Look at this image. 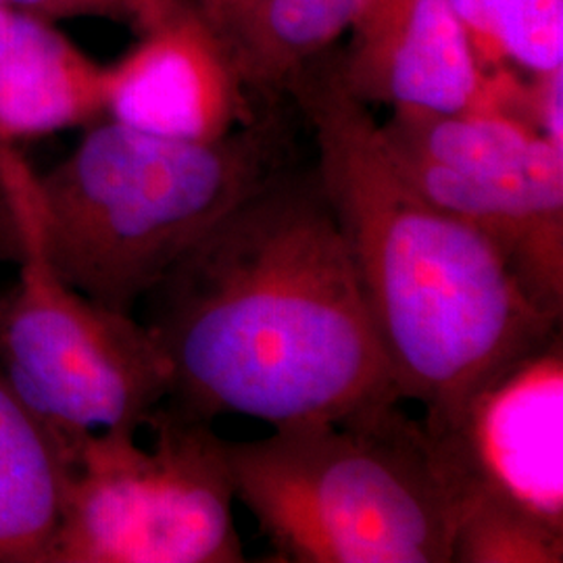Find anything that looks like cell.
I'll list each match as a JSON object with an SVG mask.
<instances>
[{
	"mask_svg": "<svg viewBox=\"0 0 563 563\" xmlns=\"http://www.w3.org/2000/svg\"><path fill=\"white\" fill-rule=\"evenodd\" d=\"M142 302L165 402L205 422H334L402 402L316 167L265 181Z\"/></svg>",
	"mask_w": 563,
	"mask_h": 563,
	"instance_id": "1",
	"label": "cell"
},
{
	"mask_svg": "<svg viewBox=\"0 0 563 563\" xmlns=\"http://www.w3.org/2000/svg\"><path fill=\"white\" fill-rule=\"evenodd\" d=\"M286 97L309 121L316 172L341 228L401 401L441 422L505 365L555 332L501 251L423 199L402 176L369 104L344 86L328 51Z\"/></svg>",
	"mask_w": 563,
	"mask_h": 563,
	"instance_id": "2",
	"label": "cell"
},
{
	"mask_svg": "<svg viewBox=\"0 0 563 563\" xmlns=\"http://www.w3.org/2000/svg\"><path fill=\"white\" fill-rule=\"evenodd\" d=\"M278 104L211 142L169 141L97 121L46 174L25 167L42 246L60 276L121 313L265 181L288 167Z\"/></svg>",
	"mask_w": 563,
	"mask_h": 563,
	"instance_id": "3",
	"label": "cell"
},
{
	"mask_svg": "<svg viewBox=\"0 0 563 563\" xmlns=\"http://www.w3.org/2000/svg\"><path fill=\"white\" fill-rule=\"evenodd\" d=\"M234 495L290 563H451L453 509L422 420L388 402L225 441Z\"/></svg>",
	"mask_w": 563,
	"mask_h": 563,
	"instance_id": "4",
	"label": "cell"
},
{
	"mask_svg": "<svg viewBox=\"0 0 563 563\" xmlns=\"http://www.w3.org/2000/svg\"><path fill=\"white\" fill-rule=\"evenodd\" d=\"M163 402L139 430L81 432L51 563H241L225 439Z\"/></svg>",
	"mask_w": 563,
	"mask_h": 563,
	"instance_id": "5",
	"label": "cell"
},
{
	"mask_svg": "<svg viewBox=\"0 0 563 563\" xmlns=\"http://www.w3.org/2000/svg\"><path fill=\"white\" fill-rule=\"evenodd\" d=\"M15 144L0 172L20 218V278L0 295V374L69 434L141 430L169 397V367L144 323L86 297L42 246Z\"/></svg>",
	"mask_w": 563,
	"mask_h": 563,
	"instance_id": "6",
	"label": "cell"
},
{
	"mask_svg": "<svg viewBox=\"0 0 563 563\" xmlns=\"http://www.w3.org/2000/svg\"><path fill=\"white\" fill-rule=\"evenodd\" d=\"M423 430L453 528L497 514L563 537L562 330Z\"/></svg>",
	"mask_w": 563,
	"mask_h": 563,
	"instance_id": "7",
	"label": "cell"
},
{
	"mask_svg": "<svg viewBox=\"0 0 563 563\" xmlns=\"http://www.w3.org/2000/svg\"><path fill=\"white\" fill-rule=\"evenodd\" d=\"M141 38L104 67V118L169 141L211 142L251 123L257 107L195 0H139Z\"/></svg>",
	"mask_w": 563,
	"mask_h": 563,
	"instance_id": "8",
	"label": "cell"
},
{
	"mask_svg": "<svg viewBox=\"0 0 563 563\" xmlns=\"http://www.w3.org/2000/svg\"><path fill=\"white\" fill-rule=\"evenodd\" d=\"M339 55L342 81L393 113L504 111L505 76L488 78L449 0H369Z\"/></svg>",
	"mask_w": 563,
	"mask_h": 563,
	"instance_id": "9",
	"label": "cell"
},
{
	"mask_svg": "<svg viewBox=\"0 0 563 563\" xmlns=\"http://www.w3.org/2000/svg\"><path fill=\"white\" fill-rule=\"evenodd\" d=\"M104 120V65L51 21L0 2V142Z\"/></svg>",
	"mask_w": 563,
	"mask_h": 563,
	"instance_id": "10",
	"label": "cell"
},
{
	"mask_svg": "<svg viewBox=\"0 0 563 563\" xmlns=\"http://www.w3.org/2000/svg\"><path fill=\"white\" fill-rule=\"evenodd\" d=\"M384 141L474 180L563 209V151L516 115L495 109L462 113H393Z\"/></svg>",
	"mask_w": 563,
	"mask_h": 563,
	"instance_id": "11",
	"label": "cell"
},
{
	"mask_svg": "<svg viewBox=\"0 0 563 563\" xmlns=\"http://www.w3.org/2000/svg\"><path fill=\"white\" fill-rule=\"evenodd\" d=\"M0 374V563H51L74 443Z\"/></svg>",
	"mask_w": 563,
	"mask_h": 563,
	"instance_id": "12",
	"label": "cell"
},
{
	"mask_svg": "<svg viewBox=\"0 0 563 563\" xmlns=\"http://www.w3.org/2000/svg\"><path fill=\"white\" fill-rule=\"evenodd\" d=\"M369 0H223L207 15L244 88L263 107L278 104L305 65L362 15Z\"/></svg>",
	"mask_w": 563,
	"mask_h": 563,
	"instance_id": "13",
	"label": "cell"
},
{
	"mask_svg": "<svg viewBox=\"0 0 563 563\" xmlns=\"http://www.w3.org/2000/svg\"><path fill=\"white\" fill-rule=\"evenodd\" d=\"M478 53L532 76L563 67V0H449Z\"/></svg>",
	"mask_w": 563,
	"mask_h": 563,
	"instance_id": "14",
	"label": "cell"
},
{
	"mask_svg": "<svg viewBox=\"0 0 563 563\" xmlns=\"http://www.w3.org/2000/svg\"><path fill=\"white\" fill-rule=\"evenodd\" d=\"M453 562L562 563L563 537L509 516H467L453 528Z\"/></svg>",
	"mask_w": 563,
	"mask_h": 563,
	"instance_id": "15",
	"label": "cell"
},
{
	"mask_svg": "<svg viewBox=\"0 0 563 563\" xmlns=\"http://www.w3.org/2000/svg\"><path fill=\"white\" fill-rule=\"evenodd\" d=\"M523 120L563 151V67L532 76L523 88Z\"/></svg>",
	"mask_w": 563,
	"mask_h": 563,
	"instance_id": "16",
	"label": "cell"
},
{
	"mask_svg": "<svg viewBox=\"0 0 563 563\" xmlns=\"http://www.w3.org/2000/svg\"><path fill=\"white\" fill-rule=\"evenodd\" d=\"M21 11L53 21L63 18H111L132 21L139 0H4Z\"/></svg>",
	"mask_w": 563,
	"mask_h": 563,
	"instance_id": "17",
	"label": "cell"
},
{
	"mask_svg": "<svg viewBox=\"0 0 563 563\" xmlns=\"http://www.w3.org/2000/svg\"><path fill=\"white\" fill-rule=\"evenodd\" d=\"M23 255V236H21L20 218L7 192V186L0 172V260L20 262Z\"/></svg>",
	"mask_w": 563,
	"mask_h": 563,
	"instance_id": "18",
	"label": "cell"
},
{
	"mask_svg": "<svg viewBox=\"0 0 563 563\" xmlns=\"http://www.w3.org/2000/svg\"><path fill=\"white\" fill-rule=\"evenodd\" d=\"M197 4H199V9L202 11V15L207 18V15H211L220 4H222L223 0H195Z\"/></svg>",
	"mask_w": 563,
	"mask_h": 563,
	"instance_id": "19",
	"label": "cell"
}]
</instances>
